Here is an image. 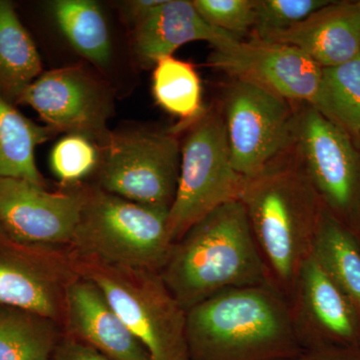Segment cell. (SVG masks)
<instances>
[{
    "mask_svg": "<svg viewBox=\"0 0 360 360\" xmlns=\"http://www.w3.org/2000/svg\"><path fill=\"white\" fill-rule=\"evenodd\" d=\"M49 11L59 32L78 54L99 68L112 60L110 26L101 6L92 0H56Z\"/></svg>",
    "mask_w": 360,
    "mask_h": 360,
    "instance_id": "obj_20",
    "label": "cell"
},
{
    "mask_svg": "<svg viewBox=\"0 0 360 360\" xmlns=\"http://www.w3.org/2000/svg\"><path fill=\"white\" fill-rule=\"evenodd\" d=\"M77 276L70 260L33 269L0 259V304L41 315L63 326L65 288Z\"/></svg>",
    "mask_w": 360,
    "mask_h": 360,
    "instance_id": "obj_17",
    "label": "cell"
},
{
    "mask_svg": "<svg viewBox=\"0 0 360 360\" xmlns=\"http://www.w3.org/2000/svg\"><path fill=\"white\" fill-rule=\"evenodd\" d=\"M196 11L212 27L241 40L252 33L255 0H193Z\"/></svg>",
    "mask_w": 360,
    "mask_h": 360,
    "instance_id": "obj_27",
    "label": "cell"
},
{
    "mask_svg": "<svg viewBox=\"0 0 360 360\" xmlns=\"http://www.w3.org/2000/svg\"><path fill=\"white\" fill-rule=\"evenodd\" d=\"M99 150L96 186L139 205L170 210L179 186V134L144 127L111 130Z\"/></svg>",
    "mask_w": 360,
    "mask_h": 360,
    "instance_id": "obj_7",
    "label": "cell"
},
{
    "mask_svg": "<svg viewBox=\"0 0 360 360\" xmlns=\"http://www.w3.org/2000/svg\"><path fill=\"white\" fill-rule=\"evenodd\" d=\"M189 357L269 360L298 336L290 300L274 283L231 288L186 311Z\"/></svg>",
    "mask_w": 360,
    "mask_h": 360,
    "instance_id": "obj_2",
    "label": "cell"
},
{
    "mask_svg": "<svg viewBox=\"0 0 360 360\" xmlns=\"http://www.w3.org/2000/svg\"><path fill=\"white\" fill-rule=\"evenodd\" d=\"M161 0H132L123 2L122 13L125 20L134 25L136 21L143 18L153 7L160 4Z\"/></svg>",
    "mask_w": 360,
    "mask_h": 360,
    "instance_id": "obj_30",
    "label": "cell"
},
{
    "mask_svg": "<svg viewBox=\"0 0 360 360\" xmlns=\"http://www.w3.org/2000/svg\"><path fill=\"white\" fill-rule=\"evenodd\" d=\"M298 360H360V345H331L314 348L311 354Z\"/></svg>",
    "mask_w": 360,
    "mask_h": 360,
    "instance_id": "obj_29",
    "label": "cell"
},
{
    "mask_svg": "<svg viewBox=\"0 0 360 360\" xmlns=\"http://www.w3.org/2000/svg\"><path fill=\"white\" fill-rule=\"evenodd\" d=\"M61 326L25 310H0V360H51Z\"/></svg>",
    "mask_w": 360,
    "mask_h": 360,
    "instance_id": "obj_23",
    "label": "cell"
},
{
    "mask_svg": "<svg viewBox=\"0 0 360 360\" xmlns=\"http://www.w3.org/2000/svg\"><path fill=\"white\" fill-rule=\"evenodd\" d=\"M311 255L360 316V241L323 206Z\"/></svg>",
    "mask_w": 360,
    "mask_h": 360,
    "instance_id": "obj_19",
    "label": "cell"
},
{
    "mask_svg": "<svg viewBox=\"0 0 360 360\" xmlns=\"http://www.w3.org/2000/svg\"><path fill=\"white\" fill-rule=\"evenodd\" d=\"M51 360H111L96 349L80 342L68 335H63V340L56 348Z\"/></svg>",
    "mask_w": 360,
    "mask_h": 360,
    "instance_id": "obj_28",
    "label": "cell"
},
{
    "mask_svg": "<svg viewBox=\"0 0 360 360\" xmlns=\"http://www.w3.org/2000/svg\"><path fill=\"white\" fill-rule=\"evenodd\" d=\"M262 40L295 46L321 68L345 65L360 56V1H331L290 30Z\"/></svg>",
    "mask_w": 360,
    "mask_h": 360,
    "instance_id": "obj_15",
    "label": "cell"
},
{
    "mask_svg": "<svg viewBox=\"0 0 360 360\" xmlns=\"http://www.w3.org/2000/svg\"><path fill=\"white\" fill-rule=\"evenodd\" d=\"M186 131L179 186L168 212L174 243L215 208L240 200L248 182L232 165L221 110L208 108Z\"/></svg>",
    "mask_w": 360,
    "mask_h": 360,
    "instance_id": "obj_6",
    "label": "cell"
},
{
    "mask_svg": "<svg viewBox=\"0 0 360 360\" xmlns=\"http://www.w3.org/2000/svg\"><path fill=\"white\" fill-rule=\"evenodd\" d=\"M132 27L135 53L148 65H155L163 56H174L189 42L207 41L217 49L238 39L208 25L193 2L187 0H161Z\"/></svg>",
    "mask_w": 360,
    "mask_h": 360,
    "instance_id": "obj_16",
    "label": "cell"
},
{
    "mask_svg": "<svg viewBox=\"0 0 360 360\" xmlns=\"http://www.w3.org/2000/svg\"><path fill=\"white\" fill-rule=\"evenodd\" d=\"M101 160L98 144L79 134H65L56 142L49 155V165L63 187L79 186L96 174Z\"/></svg>",
    "mask_w": 360,
    "mask_h": 360,
    "instance_id": "obj_25",
    "label": "cell"
},
{
    "mask_svg": "<svg viewBox=\"0 0 360 360\" xmlns=\"http://www.w3.org/2000/svg\"><path fill=\"white\" fill-rule=\"evenodd\" d=\"M68 253L72 271L96 284L150 360H189L186 311L160 272Z\"/></svg>",
    "mask_w": 360,
    "mask_h": 360,
    "instance_id": "obj_4",
    "label": "cell"
},
{
    "mask_svg": "<svg viewBox=\"0 0 360 360\" xmlns=\"http://www.w3.org/2000/svg\"><path fill=\"white\" fill-rule=\"evenodd\" d=\"M298 167L322 205L359 238L360 148L314 106L295 110L293 146Z\"/></svg>",
    "mask_w": 360,
    "mask_h": 360,
    "instance_id": "obj_8",
    "label": "cell"
},
{
    "mask_svg": "<svg viewBox=\"0 0 360 360\" xmlns=\"http://www.w3.org/2000/svg\"><path fill=\"white\" fill-rule=\"evenodd\" d=\"M84 186L49 191L28 180L0 179V229L20 243L68 250L79 221Z\"/></svg>",
    "mask_w": 360,
    "mask_h": 360,
    "instance_id": "obj_12",
    "label": "cell"
},
{
    "mask_svg": "<svg viewBox=\"0 0 360 360\" xmlns=\"http://www.w3.org/2000/svg\"><path fill=\"white\" fill-rule=\"evenodd\" d=\"M331 0H255V23L251 37L266 39L307 20Z\"/></svg>",
    "mask_w": 360,
    "mask_h": 360,
    "instance_id": "obj_26",
    "label": "cell"
},
{
    "mask_svg": "<svg viewBox=\"0 0 360 360\" xmlns=\"http://www.w3.org/2000/svg\"><path fill=\"white\" fill-rule=\"evenodd\" d=\"M20 104L37 111L54 132L79 134L101 146L110 136L115 113L111 86L79 65L45 71L25 92Z\"/></svg>",
    "mask_w": 360,
    "mask_h": 360,
    "instance_id": "obj_10",
    "label": "cell"
},
{
    "mask_svg": "<svg viewBox=\"0 0 360 360\" xmlns=\"http://www.w3.org/2000/svg\"><path fill=\"white\" fill-rule=\"evenodd\" d=\"M290 302L298 340L315 348L360 345V316L314 255L303 262Z\"/></svg>",
    "mask_w": 360,
    "mask_h": 360,
    "instance_id": "obj_13",
    "label": "cell"
},
{
    "mask_svg": "<svg viewBox=\"0 0 360 360\" xmlns=\"http://www.w3.org/2000/svg\"><path fill=\"white\" fill-rule=\"evenodd\" d=\"M151 89L158 106L179 120L172 129L176 134L186 131L206 111L200 75L188 61L174 56L156 60Z\"/></svg>",
    "mask_w": 360,
    "mask_h": 360,
    "instance_id": "obj_22",
    "label": "cell"
},
{
    "mask_svg": "<svg viewBox=\"0 0 360 360\" xmlns=\"http://www.w3.org/2000/svg\"><path fill=\"white\" fill-rule=\"evenodd\" d=\"M41 73L39 52L15 6L9 0H0V97L20 105L26 89Z\"/></svg>",
    "mask_w": 360,
    "mask_h": 360,
    "instance_id": "obj_18",
    "label": "cell"
},
{
    "mask_svg": "<svg viewBox=\"0 0 360 360\" xmlns=\"http://www.w3.org/2000/svg\"><path fill=\"white\" fill-rule=\"evenodd\" d=\"M208 63L232 79L262 87L290 103L314 105L322 68L291 45L257 39H233L213 49Z\"/></svg>",
    "mask_w": 360,
    "mask_h": 360,
    "instance_id": "obj_11",
    "label": "cell"
},
{
    "mask_svg": "<svg viewBox=\"0 0 360 360\" xmlns=\"http://www.w3.org/2000/svg\"><path fill=\"white\" fill-rule=\"evenodd\" d=\"M272 281L290 295L311 255L323 205L297 165L279 161L248 179L240 200Z\"/></svg>",
    "mask_w": 360,
    "mask_h": 360,
    "instance_id": "obj_3",
    "label": "cell"
},
{
    "mask_svg": "<svg viewBox=\"0 0 360 360\" xmlns=\"http://www.w3.org/2000/svg\"><path fill=\"white\" fill-rule=\"evenodd\" d=\"M160 274L186 311L221 291L274 283L240 200L193 224L174 243Z\"/></svg>",
    "mask_w": 360,
    "mask_h": 360,
    "instance_id": "obj_1",
    "label": "cell"
},
{
    "mask_svg": "<svg viewBox=\"0 0 360 360\" xmlns=\"http://www.w3.org/2000/svg\"><path fill=\"white\" fill-rule=\"evenodd\" d=\"M63 326L66 335L111 360H150L141 341L89 279L77 276L66 285Z\"/></svg>",
    "mask_w": 360,
    "mask_h": 360,
    "instance_id": "obj_14",
    "label": "cell"
},
{
    "mask_svg": "<svg viewBox=\"0 0 360 360\" xmlns=\"http://www.w3.org/2000/svg\"><path fill=\"white\" fill-rule=\"evenodd\" d=\"M168 212L85 186L70 250L106 264L160 272L174 245Z\"/></svg>",
    "mask_w": 360,
    "mask_h": 360,
    "instance_id": "obj_5",
    "label": "cell"
},
{
    "mask_svg": "<svg viewBox=\"0 0 360 360\" xmlns=\"http://www.w3.org/2000/svg\"><path fill=\"white\" fill-rule=\"evenodd\" d=\"M54 134L0 97V179H25L46 187L35 162V149Z\"/></svg>",
    "mask_w": 360,
    "mask_h": 360,
    "instance_id": "obj_21",
    "label": "cell"
},
{
    "mask_svg": "<svg viewBox=\"0 0 360 360\" xmlns=\"http://www.w3.org/2000/svg\"><path fill=\"white\" fill-rule=\"evenodd\" d=\"M360 148V56L345 65L322 68L314 105Z\"/></svg>",
    "mask_w": 360,
    "mask_h": 360,
    "instance_id": "obj_24",
    "label": "cell"
},
{
    "mask_svg": "<svg viewBox=\"0 0 360 360\" xmlns=\"http://www.w3.org/2000/svg\"><path fill=\"white\" fill-rule=\"evenodd\" d=\"M290 103L243 80L232 79L225 90L221 113L232 165L246 179L292 148L295 110Z\"/></svg>",
    "mask_w": 360,
    "mask_h": 360,
    "instance_id": "obj_9",
    "label": "cell"
},
{
    "mask_svg": "<svg viewBox=\"0 0 360 360\" xmlns=\"http://www.w3.org/2000/svg\"><path fill=\"white\" fill-rule=\"evenodd\" d=\"M359 241H360V234H359Z\"/></svg>",
    "mask_w": 360,
    "mask_h": 360,
    "instance_id": "obj_31",
    "label": "cell"
}]
</instances>
